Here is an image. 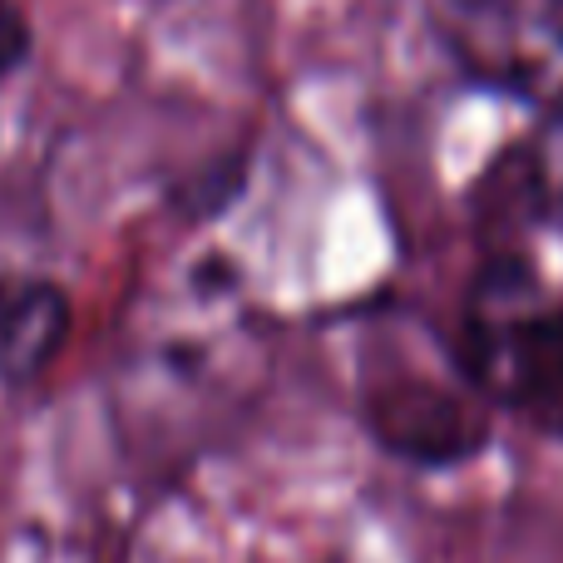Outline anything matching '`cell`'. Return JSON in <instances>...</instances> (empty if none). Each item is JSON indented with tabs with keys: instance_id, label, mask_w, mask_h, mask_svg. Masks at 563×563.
Returning a JSON list of instances; mask_svg holds the SVG:
<instances>
[{
	"instance_id": "5",
	"label": "cell",
	"mask_w": 563,
	"mask_h": 563,
	"mask_svg": "<svg viewBox=\"0 0 563 563\" xmlns=\"http://www.w3.org/2000/svg\"><path fill=\"white\" fill-rule=\"evenodd\" d=\"M75 327L65 282L45 273H0V386L30 390L49 376Z\"/></svg>"
},
{
	"instance_id": "6",
	"label": "cell",
	"mask_w": 563,
	"mask_h": 563,
	"mask_svg": "<svg viewBox=\"0 0 563 563\" xmlns=\"http://www.w3.org/2000/svg\"><path fill=\"white\" fill-rule=\"evenodd\" d=\"M30 55H35V20L15 0H0V89L30 65Z\"/></svg>"
},
{
	"instance_id": "1",
	"label": "cell",
	"mask_w": 563,
	"mask_h": 563,
	"mask_svg": "<svg viewBox=\"0 0 563 563\" xmlns=\"http://www.w3.org/2000/svg\"><path fill=\"white\" fill-rule=\"evenodd\" d=\"M455 361L495 410L563 426V297L519 247H495L460 307Z\"/></svg>"
},
{
	"instance_id": "2",
	"label": "cell",
	"mask_w": 563,
	"mask_h": 563,
	"mask_svg": "<svg viewBox=\"0 0 563 563\" xmlns=\"http://www.w3.org/2000/svg\"><path fill=\"white\" fill-rule=\"evenodd\" d=\"M361 426L380 455L410 470H460L495 440V406L470 386L455 346L435 366L371 361L361 376Z\"/></svg>"
},
{
	"instance_id": "4",
	"label": "cell",
	"mask_w": 563,
	"mask_h": 563,
	"mask_svg": "<svg viewBox=\"0 0 563 563\" xmlns=\"http://www.w3.org/2000/svg\"><path fill=\"white\" fill-rule=\"evenodd\" d=\"M475 218L495 247H515L519 233L563 238V114L539 119L489 158L475 184Z\"/></svg>"
},
{
	"instance_id": "3",
	"label": "cell",
	"mask_w": 563,
	"mask_h": 563,
	"mask_svg": "<svg viewBox=\"0 0 563 563\" xmlns=\"http://www.w3.org/2000/svg\"><path fill=\"white\" fill-rule=\"evenodd\" d=\"M435 40L465 85L563 114V0H440Z\"/></svg>"
}]
</instances>
